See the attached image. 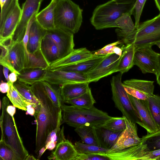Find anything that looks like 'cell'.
<instances>
[{
	"instance_id": "obj_22",
	"label": "cell",
	"mask_w": 160,
	"mask_h": 160,
	"mask_svg": "<svg viewBox=\"0 0 160 160\" xmlns=\"http://www.w3.org/2000/svg\"><path fill=\"white\" fill-rule=\"evenodd\" d=\"M88 82H78L59 86L62 102L75 98L86 92L89 89Z\"/></svg>"
},
{
	"instance_id": "obj_52",
	"label": "cell",
	"mask_w": 160,
	"mask_h": 160,
	"mask_svg": "<svg viewBox=\"0 0 160 160\" xmlns=\"http://www.w3.org/2000/svg\"><path fill=\"white\" fill-rule=\"evenodd\" d=\"M46 150L45 146L41 148L39 150L38 153V160L40 159L41 156Z\"/></svg>"
},
{
	"instance_id": "obj_47",
	"label": "cell",
	"mask_w": 160,
	"mask_h": 160,
	"mask_svg": "<svg viewBox=\"0 0 160 160\" xmlns=\"http://www.w3.org/2000/svg\"><path fill=\"white\" fill-rule=\"evenodd\" d=\"M16 107L13 105H8L6 108L8 113L12 116H13L16 112Z\"/></svg>"
},
{
	"instance_id": "obj_53",
	"label": "cell",
	"mask_w": 160,
	"mask_h": 160,
	"mask_svg": "<svg viewBox=\"0 0 160 160\" xmlns=\"http://www.w3.org/2000/svg\"><path fill=\"white\" fill-rule=\"evenodd\" d=\"M36 160V159L33 155H28L25 159V160Z\"/></svg>"
},
{
	"instance_id": "obj_54",
	"label": "cell",
	"mask_w": 160,
	"mask_h": 160,
	"mask_svg": "<svg viewBox=\"0 0 160 160\" xmlns=\"http://www.w3.org/2000/svg\"><path fill=\"white\" fill-rule=\"evenodd\" d=\"M156 5L160 12V0H154Z\"/></svg>"
},
{
	"instance_id": "obj_27",
	"label": "cell",
	"mask_w": 160,
	"mask_h": 160,
	"mask_svg": "<svg viewBox=\"0 0 160 160\" xmlns=\"http://www.w3.org/2000/svg\"><path fill=\"white\" fill-rule=\"evenodd\" d=\"M47 69L38 67L24 68L17 74L18 80L32 85L42 80L45 76Z\"/></svg>"
},
{
	"instance_id": "obj_11",
	"label": "cell",
	"mask_w": 160,
	"mask_h": 160,
	"mask_svg": "<svg viewBox=\"0 0 160 160\" xmlns=\"http://www.w3.org/2000/svg\"><path fill=\"white\" fill-rule=\"evenodd\" d=\"M121 57L114 53L108 54L94 68L86 73L88 82H97L115 72Z\"/></svg>"
},
{
	"instance_id": "obj_32",
	"label": "cell",
	"mask_w": 160,
	"mask_h": 160,
	"mask_svg": "<svg viewBox=\"0 0 160 160\" xmlns=\"http://www.w3.org/2000/svg\"><path fill=\"white\" fill-rule=\"evenodd\" d=\"M49 98L57 107L61 108L62 100L60 87L52 84L45 81H41Z\"/></svg>"
},
{
	"instance_id": "obj_18",
	"label": "cell",
	"mask_w": 160,
	"mask_h": 160,
	"mask_svg": "<svg viewBox=\"0 0 160 160\" xmlns=\"http://www.w3.org/2000/svg\"><path fill=\"white\" fill-rule=\"evenodd\" d=\"M94 55L92 52L85 48L74 49L65 57L51 64L48 68L51 70H57L75 64Z\"/></svg>"
},
{
	"instance_id": "obj_31",
	"label": "cell",
	"mask_w": 160,
	"mask_h": 160,
	"mask_svg": "<svg viewBox=\"0 0 160 160\" xmlns=\"http://www.w3.org/2000/svg\"><path fill=\"white\" fill-rule=\"evenodd\" d=\"M10 88L7 93L8 98L13 105L19 109L26 111L27 102L14 87L13 83L8 82Z\"/></svg>"
},
{
	"instance_id": "obj_39",
	"label": "cell",
	"mask_w": 160,
	"mask_h": 160,
	"mask_svg": "<svg viewBox=\"0 0 160 160\" xmlns=\"http://www.w3.org/2000/svg\"><path fill=\"white\" fill-rule=\"evenodd\" d=\"M0 160H21L18 155L10 147L0 141Z\"/></svg>"
},
{
	"instance_id": "obj_17",
	"label": "cell",
	"mask_w": 160,
	"mask_h": 160,
	"mask_svg": "<svg viewBox=\"0 0 160 160\" xmlns=\"http://www.w3.org/2000/svg\"><path fill=\"white\" fill-rule=\"evenodd\" d=\"M22 12V9L18 2L8 14L2 25L0 27V43L12 39L20 22Z\"/></svg>"
},
{
	"instance_id": "obj_50",
	"label": "cell",
	"mask_w": 160,
	"mask_h": 160,
	"mask_svg": "<svg viewBox=\"0 0 160 160\" xmlns=\"http://www.w3.org/2000/svg\"><path fill=\"white\" fill-rule=\"evenodd\" d=\"M123 50L122 48L115 46L113 49V53L119 56H121Z\"/></svg>"
},
{
	"instance_id": "obj_41",
	"label": "cell",
	"mask_w": 160,
	"mask_h": 160,
	"mask_svg": "<svg viewBox=\"0 0 160 160\" xmlns=\"http://www.w3.org/2000/svg\"><path fill=\"white\" fill-rule=\"evenodd\" d=\"M18 0H6L1 9L0 19V27L2 25L5 19L12 8L18 2Z\"/></svg>"
},
{
	"instance_id": "obj_5",
	"label": "cell",
	"mask_w": 160,
	"mask_h": 160,
	"mask_svg": "<svg viewBox=\"0 0 160 160\" xmlns=\"http://www.w3.org/2000/svg\"><path fill=\"white\" fill-rule=\"evenodd\" d=\"M9 99L4 97L2 102V112L0 118L1 131V140L11 147L21 160H25L29 155L21 138L13 116L9 115L6 108L9 105Z\"/></svg>"
},
{
	"instance_id": "obj_44",
	"label": "cell",
	"mask_w": 160,
	"mask_h": 160,
	"mask_svg": "<svg viewBox=\"0 0 160 160\" xmlns=\"http://www.w3.org/2000/svg\"><path fill=\"white\" fill-rule=\"evenodd\" d=\"M9 85L8 82L2 81L0 84V91L2 93H7L9 89Z\"/></svg>"
},
{
	"instance_id": "obj_55",
	"label": "cell",
	"mask_w": 160,
	"mask_h": 160,
	"mask_svg": "<svg viewBox=\"0 0 160 160\" xmlns=\"http://www.w3.org/2000/svg\"><path fill=\"white\" fill-rule=\"evenodd\" d=\"M6 0H0L1 9L2 8L4 4L6 2Z\"/></svg>"
},
{
	"instance_id": "obj_8",
	"label": "cell",
	"mask_w": 160,
	"mask_h": 160,
	"mask_svg": "<svg viewBox=\"0 0 160 160\" xmlns=\"http://www.w3.org/2000/svg\"><path fill=\"white\" fill-rule=\"evenodd\" d=\"M122 74L119 72L112 78V99L115 107L122 112L123 116L132 122L139 125L141 119L123 86L122 82Z\"/></svg>"
},
{
	"instance_id": "obj_7",
	"label": "cell",
	"mask_w": 160,
	"mask_h": 160,
	"mask_svg": "<svg viewBox=\"0 0 160 160\" xmlns=\"http://www.w3.org/2000/svg\"><path fill=\"white\" fill-rule=\"evenodd\" d=\"M0 64L17 75L28 67V56L22 41L12 40L0 43Z\"/></svg>"
},
{
	"instance_id": "obj_10",
	"label": "cell",
	"mask_w": 160,
	"mask_h": 160,
	"mask_svg": "<svg viewBox=\"0 0 160 160\" xmlns=\"http://www.w3.org/2000/svg\"><path fill=\"white\" fill-rule=\"evenodd\" d=\"M124 117L126 128L121 132L116 143L108 153L114 152L138 145L142 142V138H140L138 135L136 123Z\"/></svg>"
},
{
	"instance_id": "obj_43",
	"label": "cell",
	"mask_w": 160,
	"mask_h": 160,
	"mask_svg": "<svg viewBox=\"0 0 160 160\" xmlns=\"http://www.w3.org/2000/svg\"><path fill=\"white\" fill-rule=\"evenodd\" d=\"M105 157L94 154L78 153L75 160H108Z\"/></svg>"
},
{
	"instance_id": "obj_35",
	"label": "cell",
	"mask_w": 160,
	"mask_h": 160,
	"mask_svg": "<svg viewBox=\"0 0 160 160\" xmlns=\"http://www.w3.org/2000/svg\"><path fill=\"white\" fill-rule=\"evenodd\" d=\"M131 15L129 13L123 14L115 21L112 28H118L126 32L134 31L136 28L131 18Z\"/></svg>"
},
{
	"instance_id": "obj_3",
	"label": "cell",
	"mask_w": 160,
	"mask_h": 160,
	"mask_svg": "<svg viewBox=\"0 0 160 160\" xmlns=\"http://www.w3.org/2000/svg\"><path fill=\"white\" fill-rule=\"evenodd\" d=\"M136 0H111L98 6L90 19L97 30L112 28L115 21L123 14L132 15Z\"/></svg>"
},
{
	"instance_id": "obj_38",
	"label": "cell",
	"mask_w": 160,
	"mask_h": 160,
	"mask_svg": "<svg viewBox=\"0 0 160 160\" xmlns=\"http://www.w3.org/2000/svg\"><path fill=\"white\" fill-rule=\"evenodd\" d=\"M74 145L78 153L96 154L98 153H106L109 150L98 146L86 144L80 141L76 142Z\"/></svg>"
},
{
	"instance_id": "obj_28",
	"label": "cell",
	"mask_w": 160,
	"mask_h": 160,
	"mask_svg": "<svg viewBox=\"0 0 160 160\" xmlns=\"http://www.w3.org/2000/svg\"><path fill=\"white\" fill-rule=\"evenodd\" d=\"M13 86L28 104H31L35 109L34 115L37 114L40 108V104L35 96L30 85L18 80L13 83Z\"/></svg>"
},
{
	"instance_id": "obj_45",
	"label": "cell",
	"mask_w": 160,
	"mask_h": 160,
	"mask_svg": "<svg viewBox=\"0 0 160 160\" xmlns=\"http://www.w3.org/2000/svg\"><path fill=\"white\" fill-rule=\"evenodd\" d=\"M57 142H54L50 141L46 143L45 145L46 150L48 149L49 150H52L56 147Z\"/></svg>"
},
{
	"instance_id": "obj_56",
	"label": "cell",
	"mask_w": 160,
	"mask_h": 160,
	"mask_svg": "<svg viewBox=\"0 0 160 160\" xmlns=\"http://www.w3.org/2000/svg\"><path fill=\"white\" fill-rule=\"evenodd\" d=\"M155 45H157L160 49V41L156 43Z\"/></svg>"
},
{
	"instance_id": "obj_14",
	"label": "cell",
	"mask_w": 160,
	"mask_h": 160,
	"mask_svg": "<svg viewBox=\"0 0 160 160\" xmlns=\"http://www.w3.org/2000/svg\"><path fill=\"white\" fill-rule=\"evenodd\" d=\"M154 81L135 79L124 81L122 83L126 92L132 97L145 100L154 94Z\"/></svg>"
},
{
	"instance_id": "obj_12",
	"label": "cell",
	"mask_w": 160,
	"mask_h": 160,
	"mask_svg": "<svg viewBox=\"0 0 160 160\" xmlns=\"http://www.w3.org/2000/svg\"><path fill=\"white\" fill-rule=\"evenodd\" d=\"M42 81H47L57 86L75 82H88L86 74L65 71L51 70L48 68L44 78Z\"/></svg>"
},
{
	"instance_id": "obj_1",
	"label": "cell",
	"mask_w": 160,
	"mask_h": 160,
	"mask_svg": "<svg viewBox=\"0 0 160 160\" xmlns=\"http://www.w3.org/2000/svg\"><path fill=\"white\" fill-rule=\"evenodd\" d=\"M32 91L40 104L38 112L34 115L37 124L35 152L45 146L49 135L57 125L61 108L56 107L49 98L41 81L31 85Z\"/></svg>"
},
{
	"instance_id": "obj_25",
	"label": "cell",
	"mask_w": 160,
	"mask_h": 160,
	"mask_svg": "<svg viewBox=\"0 0 160 160\" xmlns=\"http://www.w3.org/2000/svg\"><path fill=\"white\" fill-rule=\"evenodd\" d=\"M122 48V53L115 72H119L123 74L128 72L134 65V57L136 48L132 44H124Z\"/></svg>"
},
{
	"instance_id": "obj_42",
	"label": "cell",
	"mask_w": 160,
	"mask_h": 160,
	"mask_svg": "<svg viewBox=\"0 0 160 160\" xmlns=\"http://www.w3.org/2000/svg\"><path fill=\"white\" fill-rule=\"evenodd\" d=\"M122 44V42L118 41L109 44L104 47L96 51L93 54L95 56L107 55L113 53V50L114 47L119 44Z\"/></svg>"
},
{
	"instance_id": "obj_19",
	"label": "cell",
	"mask_w": 160,
	"mask_h": 160,
	"mask_svg": "<svg viewBox=\"0 0 160 160\" xmlns=\"http://www.w3.org/2000/svg\"><path fill=\"white\" fill-rule=\"evenodd\" d=\"M47 30L35 19L31 24L29 31L27 49L29 55L39 51L41 41L45 37Z\"/></svg>"
},
{
	"instance_id": "obj_49",
	"label": "cell",
	"mask_w": 160,
	"mask_h": 160,
	"mask_svg": "<svg viewBox=\"0 0 160 160\" xmlns=\"http://www.w3.org/2000/svg\"><path fill=\"white\" fill-rule=\"evenodd\" d=\"M9 82L12 83L16 82L18 79L17 73L14 72H11L9 75Z\"/></svg>"
},
{
	"instance_id": "obj_16",
	"label": "cell",
	"mask_w": 160,
	"mask_h": 160,
	"mask_svg": "<svg viewBox=\"0 0 160 160\" xmlns=\"http://www.w3.org/2000/svg\"><path fill=\"white\" fill-rule=\"evenodd\" d=\"M128 94L141 118L139 125L145 129L148 133H152L158 131V130L152 116L148 99H139Z\"/></svg>"
},
{
	"instance_id": "obj_9",
	"label": "cell",
	"mask_w": 160,
	"mask_h": 160,
	"mask_svg": "<svg viewBox=\"0 0 160 160\" xmlns=\"http://www.w3.org/2000/svg\"><path fill=\"white\" fill-rule=\"evenodd\" d=\"M152 46H147L136 48L134 64L140 68L143 73H150L156 75L159 54L152 50Z\"/></svg>"
},
{
	"instance_id": "obj_37",
	"label": "cell",
	"mask_w": 160,
	"mask_h": 160,
	"mask_svg": "<svg viewBox=\"0 0 160 160\" xmlns=\"http://www.w3.org/2000/svg\"><path fill=\"white\" fill-rule=\"evenodd\" d=\"M112 131L122 132L126 128L124 116L122 117H112L100 126Z\"/></svg>"
},
{
	"instance_id": "obj_26",
	"label": "cell",
	"mask_w": 160,
	"mask_h": 160,
	"mask_svg": "<svg viewBox=\"0 0 160 160\" xmlns=\"http://www.w3.org/2000/svg\"><path fill=\"white\" fill-rule=\"evenodd\" d=\"M40 50L49 66L62 58L60 50L57 45L45 36L41 41Z\"/></svg>"
},
{
	"instance_id": "obj_21",
	"label": "cell",
	"mask_w": 160,
	"mask_h": 160,
	"mask_svg": "<svg viewBox=\"0 0 160 160\" xmlns=\"http://www.w3.org/2000/svg\"><path fill=\"white\" fill-rule=\"evenodd\" d=\"M98 146L110 149L116 143L122 132H115L101 127H93Z\"/></svg>"
},
{
	"instance_id": "obj_4",
	"label": "cell",
	"mask_w": 160,
	"mask_h": 160,
	"mask_svg": "<svg viewBox=\"0 0 160 160\" xmlns=\"http://www.w3.org/2000/svg\"><path fill=\"white\" fill-rule=\"evenodd\" d=\"M62 102L63 116L61 124L66 123L75 128L83 126L100 127L112 117L94 106L90 109L67 105Z\"/></svg>"
},
{
	"instance_id": "obj_51",
	"label": "cell",
	"mask_w": 160,
	"mask_h": 160,
	"mask_svg": "<svg viewBox=\"0 0 160 160\" xmlns=\"http://www.w3.org/2000/svg\"><path fill=\"white\" fill-rule=\"evenodd\" d=\"M9 69L3 66V72L4 77L7 82H9V79L8 72Z\"/></svg>"
},
{
	"instance_id": "obj_40",
	"label": "cell",
	"mask_w": 160,
	"mask_h": 160,
	"mask_svg": "<svg viewBox=\"0 0 160 160\" xmlns=\"http://www.w3.org/2000/svg\"><path fill=\"white\" fill-rule=\"evenodd\" d=\"M147 0H136L133 7L132 15L135 19L136 29L138 28L140 24V20L142 10Z\"/></svg>"
},
{
	"instance_id": "obj_29",
	"label": "cell",
	"mask_w": 160,
	"mask_h": 160,
	"mask_svg": "<svg viewBox=\"0 0 160 160\" xmlns=\"http://www.w3.org/2000/svg\"><path fill=\"white\" fill-rule=\"evenodd\" d=\"M131 153L132 160H160V149L148 151L141 143L132 147Z\"/></svg>"
},
{
	"instance_id": "obj_33",
	"label": "cell",
	"mask_w": 160,
	"mask_h": 160,
	"mask_svg": "<svg viewBox=\"0 0 160 160\" xmlns=\"http://www.w3.org/2000/svg\"><path fill=\"white\" fill-rule=\"evenodd\" d=\"M141 143L148 151L160 149V130L155 132L148 134L142 138Z\"/></svg>"
},
{
	"instance_id": "obj_20",
	"label": "cell",
	"mask_w": 160,
	"mask_h": 160,
	"mask_svg": "<svg viewBox=\"0 0 160 160\" xmlns=\"http://www.w3.org/2000/svg\"><path fill=\"white\" fill-rule=\"evenodd\" d=\"M55 149L48 157L49 160H75L78 152L73 145L66 139L58 142Z\"/></svg>"
},
{
	"instance_id": "obj_6",
	"label": "cell",
	"mask_w": 160,
	"mask_h": 160,
	"mask_svg": "<svg viewBox=\"0 0 160 160\" xmlns=\"http://www.w3.org/2000/svg\"><path fill=\"white\" fill-rule=\"evenodd\" d=\"M82 21V10L71 0H57L54 9V23L72 34L79 31Z\"/></svg>"
},
{
	"instance_id": "obj_2",
	"label": "cell",
	"mask_w": 160,
	"mask_h": 160,
	"mask_svg": "<svg viewBox=\"0 0 160 160\" xmlns=\"http://www.w3.org/2000/svg\"><path fill=\"white\" fill-rule=\"evenodd\" d=\"M115 32L119 40L123 44H132L136 48L152 46L160 41V12L153 18L140 23L132 32H125L119 28Z\"/></svg>"
},
{
	"instance_id": "obj_48",
	"label": "cell",
	"mask_w": 160,
	"mask_h": 160,
	"mask_svg": "<svg viewBox=\"0 0 160 160\" xmlns=\"http://www.w3.org/2000/svg\"><path fill=\"white\" fill-rule=\"evenodd\" d=\"M156 75L157 83L160 86V54H159L158 70Z\"/></svg>"
},
{
	"instance_id": "obj_46",
	"label": "cell",
	"mask_w": 160,
	"mask_h": 160,
	"mask_svg": "<svg viewBox=\"0 0 160 160\" xmlns=\"http://www.w3.org/2000/svg\"><path fill=\"white\" fill-rule=\"evenodd\" d=\"M35 112V108L30 104H28L27 106V111L26 114H29L31 116H33Z\"/></svg>"
},
{
	"instance_id": "obj_36",
	"label": "cell",
	"mask_w": 160,
	"mask_h": 160,
	"mask_svg": "<svg viewBox=\"0 0 160 160\" xmlns=\"http://www.w3.org/2000/svg\"><path fill=\"white\" fill-rule=\"evenodd\" d=\"M152 116L158 128L160 130V96L153 94L147 99Z\"/></svg>"
},
{
	"instance_id": "obj_15",
	"label": "cell",
	"mask_w": 160,
	"mask_h": 160,
	"mask_svg": "<svg viewBox=\"0 0 160 160\" xmlns=\"http://www.w3.org/2000/svg\"><path fill=\"white\" fill-rule=\"evenodd\" d=\"M45 36L57 45L60 50L62 58L74 49L73 34L55 28L47 30Z\"/></svg>"
},
{
	"instance_id": "obj_24",
	"label": "cell",
	"mask_w": 160,
	"mask_h": 160,
	"mask_svg": "<svg viewBox=\"0 0 160 160\" xmlns=\"http://www.w3.org/2000/svg\"><path fill=\"white\" fill-rule=\"evenodd\" d=\"M57 1V0H51L48 6L38 12L36 15V20L46 30L55 28L54 9Z\"/></svg>"
},
{
	"instance_id": "obj_13",
	"label": "cell",
	"mask_w": 160,
	"mask_h": 160,
	"mask_svg": "<svg viewBox=\"0 0 160 160\" xmlns=\"http://www.w3.org/2000/svg\"><path fill=\"white\" fill-rule=\"evenodd\" d=\"M43 0H26L23 4L21 18L13 36V40H22L29 21L34 14L38 12Z\"/></svg>"
},
{
	"instance_id": "obj_23",
	"label": "cell",
	"mask_w": 160,
	"mask_h": 160,
	"mask_svg": "<svg viewBox=\"0 0 160 160\" xmlns=\"http://www.w3.org/2000/svg\"><path fill=\"white\" fill-rule=\"evenodd\" d=\"M95 56L75 64L58 70L86 74L92 69L107 55Z\"/></svg>"
},
{
	"instance_id": "obj_30",
	"label": "cell",
	"mask_w": 160,
	"mask_h": 160,
	"mask_svg": "<svg viewBox=\"0 0 160 160\" xmlns=\"http://www.w3.org/2000/svg\"><path fill=\"white\" fill-rule=\"evenodd\" d=\"M62 102L72 105L85 109L91 108L94 106V105L96 103L90 88L86 92L82 95Z\"/></svg>"
},
{
	"instance_id": "obj_34",
	"label": "cell",
	"mask_w": 160,
	"mask_h": 160,
	"mask_svg": "<svg viewBox=\"0 0 160 160\" xmlns=\"http://www.w3.org/2000/svg\"><path fill=\"white\" fill-rule=\"evenodd\" d=\"M74 130L80 137L82 142L98 146L94 133L93 127L83 126L76 128Z\"/></svg>"
}]
</instances>
